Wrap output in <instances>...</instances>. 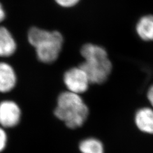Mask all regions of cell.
Returning a JSON list of instances; mask_svg holds the SVG:
<instances>
[{
    "label": "cell",
    "instance_id": "1",
    "mask_svg": "<svg viewBox=\"0 0 153 153\" xmlns=\"http://www.w3.org/2000/svg\"><path fill=\"white\" fill-rule=\"evenodd\" d=\"M80 54L84 59L79 66L87 74L91 84H102L111 74L112 65L103 47L93 44L84 45Z\"/></svg>",
    "mask_w": 153,
    "mask_h": 153
},
{
    "label": "cell",
    "instance_id": "2",
    "mask_svg": "<svg viewBox=\"0 0 153 153\" xmlns=\"http://www.w3.org/2000/svg\"><path fill=\"white\" fill-rule=\"evenodd\" d=\"M89 114V108L80 95L67 91L61 93L57 100L54 115L71 129L82 126Z\"/></svg>",
    "mask_w": 153,
    "mask_h": 153
},
{
    "label": "cell",
    "instance_id": "3",
    "mask_svg": "<svg viewBox=\"0 0 153 153\" xmlns=\"http://www.w3.org/2000/svg\"><path fill=\"white\" fill-rule=\"evenodd\" d=\"M27 38L30 44L35 48L40 61L51 64L58 58L63 44V35L59 31L33 27L28 31Z\"/></svg>",
    "mask_w": 153,
    "mask_h": 153
},
{
    "label": "cell",
    "instance_id": "4",
    "mask_svg": "<svg viewBox=\"0 0 153 153\" xmlns=\"http://www.w3.org/2000/svg\"><path fill=\"white\" fill-rule=\"evenodd\" d=\"M63 81L68 91L80 95L87 91L91 84L87 74L80 66L66 71Z\"/></svg>",
    "mask_w": 153,
    "mask_h": 153
},
{
    "label": "cell",
    "instance_id": "5",
    "mask_svg": "<svg viewBox=\"0 0 153 153\" xmlns=\"http://www.w3.org/2000/svg\"><path fill=\"white\" fill-rule=\"evenodd\" d=\"M21 109L12 101H4L0 103V124L4 128L16 126L20 121Z\"/></svg>",
    "mask_w": 153,
    "mask_h": 153
},
{
    "label": "cell",
    "instance_id": "6",
    "mask_svg": "<svg viewBox=\"0 0 153 153\" xmlns=\"http://www.w3.org/2000/svg\"><path fill=\"white\" fill-rule=\"evenodd\" d=\"M135 123L141 131L153 134V109L143 107L138 110L135 116Z\"/></svg>",
    "mask_w": 153,
    "mask_h": 153
},
{
    "label": "cell",
    "instance_id": "7",
    "mask_svg": "<svg viewBox=\"0 0 153 153\" xmlns=\"http://www.w3.org/2000/svg\"><path fill=\"white\" fill-rule=\"evenodd\" d=\"M16 75L12 67L5 63H0V92L7 93L15 87Z\"/></svg>",
    "mask_w": 153,
    "mask_h": 153
},
{
    "label": "cell",
    "instance_id": "8",
    "mask_svg": "<svg viewBox=\"0 0 153 153\" xmlns=\"http://www.w3.org/2000/svg\"><path fill=\"white\" fill-rule=\"evenodd\" d=\"M16 43L7 28L0 26V56H12L16 51Z\"/></svg>",
    "mask_w": 153,
    "mask_h": 153
},
{
    "label": "cell",
    "instance_id": "9",
    "mask_svg": "<svg viewBox=\"0 0 153 153\" xmlns=\"http://www.w3.org/2000/svg\"><path fill=\"white\" fill-rule=\"evenodd\" d=\"M138 36L143 41H153V16H142L136 25Z\"/></svg>",
    "mask_w": 153,
    "mask_h": 153
},
{
    "label": "cell",
    "instance_id": "10",
    "mask_svg": "<svg viewBox=\"0 0 153 153\" xmlns=\"http://www.w3.org/2000/svg\"><path fill=\"white\" fill-rule=\"evenodd\" d=\"M79 149L82 153H104L102 143L93 138H88L81 142Z\"/></svg>",
    "mask_w": 153,
    "mask_h": 153
},
{
    "label": "cell",
    "instance_id": "11",
    "mask_svg": "<svg viewBox=\"0 0 153 153\" xmlns=\"http://www.w3.org/2000/svg\"><path fill=\"white\" fill-rule=\"evenodd\" d=\"M57 5L63 8H71L76 7L81 0H53Z\"/></svg>",
    "mask_w": 153,
    "mask_h": 153
},
{
    "label": "cell",
    "instance_id": "12",
    "mask_svg": "<svg viewBox=\"0 0 153 153\" xmlns=\"http://www.w3.org/2000/svg\"><path fill=\"white\" fill-rule=\"evenodd\" d=\"M7 137L6 133L1 128H0V152L2 151L6 147Z\"/></svg>",
    "mask_w": 153,
    "mask_h": 153
},
{
    "label": "cell",
    "instance_id": "13",
    "mask_svg": "<svg viewBox=\"0 0 153 153\" xmlns=\"http://www.w3.org/2000/svg\"><path fill=\"white\" fill-rule=\"evenodd\" d=\"M7 17V13L5 11L3 4L0 1V23H1L4 21Z\"/></svg>",
    "mask_w": 153,
    "mask_h": 153
},
{
    "label": "cell",
    "instance_id": "14",
    "mask_svg": "<svg viewBox=\"0 0 153 153\" xmlns=\"http://www.w3.org/2000/svg\"><path fill=\"white\" fill-rule=\"evenodd\" d=\"M147 99L149 100L151 106L153 107V85L149 88L147 91Z\"/></svg>",
    "mask_w": 153,
    "mask_h": 153
}]
</instances>
